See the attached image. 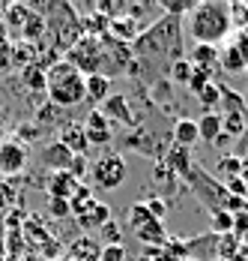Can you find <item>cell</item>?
Wrapping results in <instances>:
<instances>
[{
	"label": "cell",
	"instance_id": "7a4b0ae2",
	"mask_svg": "<svg viewBox=\"0 0 248 261\" xmlns=\"http://www.w3.org/2000/svg\"><path fill=\"white\" fill-rule=\"evenodd\" d=\"M185 24H189V33L198 45H215L219 48V42H224L233 30V9L227 3H215V0L198 3L189 12Z\"/></svg>",
	"mask_w": 248,
	"mask_h": 261
},
{
	"label": "cell",
	"instance_id": "d6986e66",
	"mask_svg": "<svg viewBox=\"0 0 248 261\" xmlns=\"http://www.w3.org/2000/svg\"><path fill=\"white\" fill-rule=\"evenodd\" d=\"M168 165H171V171L174 174H185L195 162H192V156H189V150L185 147H171V153H168Z\"/></svg>",
	"mask_w": 248,
	"mask_h": 261
},
{
	"label": "cell",
	"instance_id": "1f68e13d",
	"mask_svg": "<svg viewBox=\"0 0 248 261\" xmlns=\"http://www.w3.org/2000/svg\"><path fill=\"white\" fill-rule=\"evenodd\" d=\"M0 261H6V258H3V255H0Z\"/></svg>",
	"mask_w": 248,
	"mask_h": 261
},
{
	"label": "cell",
	"instance_id": "277c9868",
	"mask_svg": "<svg viewBox=\"0 0 248 261\" xmlns=\"http://www.w3.org/2000/svg\"><path fill=\"white\" fill-rule=\"evenodd\" d=\"M66 63H72L84 79L87 75H102V39L90 36V33L78 36V42L66 54Z\"/></svg>",
	"mask_w": 248,
	"mask_h": 261
},
{
	"label": "cell",
	"instance_id": "f1b7e54d",
	"mask_svg": "<svg viewBox=\"0 0 248 261\" xmlns=\"http://www.w3.org/2000/svg\"><path fill=\"white\" fill-rule=\"evenodd\" d=\"M182 261H200V258H182Z\"/></svg>",
	"mask_w": 248,
	"mask_h": 261
},
{
	"label": "cell",
	"instance_id": "6da1fadb",
	"mask_svg": "<svg viewBox=\"0 0 248 261\" xmlns=\"http://www.w3.org/2000/svg\"><path fill=\"white\" fill-rule=\"evenodd\" d=\"M132 54L138 57H168L171 63L182 57V18L174 15H162L159 21L147 30H141V36L129 45Z\"/></svg>",
	"mask_w": 248,
	"mask_h": 261
},
{
	"label": "cell",
	"instance_id": "836d02e7",
	"mask_svg": "<svg viewBox=\"0 0 248 261\" xmlns=\"http://www.w3.org/2000/svg\"><path fill=\"white\" fill-rule=\"evenodd\" d=\"M141 261H149V258H141Z\"/></svg>",
	"mask_w": 248,
	"mask_h": 261
},
{
	"label": "cell",
	"instance_id": "e0dca14e",
	"mask_svg": "<svg viewBox=\"0 0 248 261\" xmlns=\"http://www.w3.org/2000/svg\"><path fill=\"white\" fill-rule=\"evenodd\" d=\"M60 141L72 150L75 156H84V153H87V147H90V144H87V135H84L81 126H66L63 135H60Z\"/></svg>",
	"mask_w": 248,
	"mask_h": 261
},
{
	"label": "cell",
	"instance_id": "5bb4252c",
	"mask_svg": "<svg viewBox=\"0 0 248 261\" xmlns=\"http://www.w3.org/2000/svg\"><path fill=\"white\" fill-rule=\"evenodd\" d=\"M78 189H81V183L75 180L69 171H57V177H54V183H51V195L60 198V201H72Z\"/></svg>",
	"mask_w": 248,
	"mask_h": 261
},
{
	"label": "cell",
	"instance_id": "603a6c76",
	"mask_svg": "<svg viewBox=\"0 0 248 261\" xmlns=\"http://www.w3.org/2000/svg\"><path fill=\"white\" fill-rule=\"evenodd\" d=\"M209 219H212V234H230L233 231V216L230 213H209Z\"/></svg>",
	"mask_w": 248,
	"mask_h": 261
},
{
	"label": "cell",
	"instance_id": "d4e9b609",
	"mask_svg": "<svg viewBox=\"0 0 248 261\" xmlns=\"http://www.w3.org/2000/svg\"><path fill=\"white\" fill-rule=\"evenodd\" d=\"M233 156L242 162V177H245V183H248V126H245V132L239 135V141H236V150H233Z\"/></svg>",
	"mask_w": 248,
	"mask_h": 261
},
{
	"label": "cell",
	"instance_id": "ba28073f",
	"mask_svg": "<svg viewBox=\"0 0 248 261\" xmlns=\"http://www.w3.org/2000/svg\"><path fill=\"white\" fill-rule=\"evenodd\" d=\"M27 168V144L21 138H3L0 141V174L15 177Z\"/></svg>",
	"mask_w": 248,
	"mask_h": 261
},
{
	"label": "cell",
	"instance_id": "44dd1931",
	"mask_svg": "<svg viewBox=\"0 0 248 261\" xmlns=\"http://www.w3.org/2000/svg\"><path fill=\"white\" fill-rule=\"evenodd\" d=\"M219 174H222V177H227V180L242 177V162L233 156V153H230V156H222V159H219Z\"/></svg>",
	"mask_w": 248,
	"mask_h": 261
},
{
	"label": "cell",
	"instance_id": "9c48e42d",
	"mask_svg": "<svg viewBox=\"0 0 248 261\" xmlns=\"http://www.w3.org/2000/svg\"><path fill=\"white\" fill-rule=\"evenodd\" d=\"M72 159H75V153L63 141H51V144H45V150H42V162L48 168H54V171H69L72 168Z\"/></svg>",
	"mask_w": 248,
	"mask_h": 261
},
{
	"label": "cell",
	"instance_id": "4316f807",
	"mask_svg": "<svg viewBox=\"0 0 248 261\" xmlns=\"http://www.w3.org/2000/svg\"><path fill=\"white\" fill-rule=\"evenodd\" d=\"M123 258H126V249L120 243H111V246L102 252V261H123Z\"/></svg>",
	"mask_w": 248,
	"mask_h": 261
},
{
	"label": "cell",
	"instance_id": "ac0fdd59",
	"mask_svg": "<svg viewBox=\"0 0 248 261\" xmlns=\"http://www.w3.org/2000/svg\"><path fill=\"white\" fill-rule=\"evenodd\" d=\"M84 84H87V99L90 102H102L111 93V79L108 75H87Z\"/></svg>",
	"mask_w": 248,
	"mask_h": 261
},
{
	"label": "cell",
	"instance_id": "4fadbf2b",
	"mask_svg": "<svg viewBox=\"0 0 248 261\" xmlns=\"http://www.w3.org/2000/svg\"><path fill=\"white\" fill-rule=\"evenodd\" d=\"M105 120H117V123H135L132 120V108H129V99L126 96H108L105 99V108H102Z\"/></svg>",
	"mask_w": 248,
	"mask_h": 261
},
{
	"label": "cell",
	"instance_id": "3957f363",
	"mask_svg": "<svg viewBox=\"0 0 248 261\" xmlns=\"http://www.w3.org/2000/svg\"><path fill=\"white\" fill-rule=\"evenodd\" d=\"M84 75L66 60H54L45 72V93L51 105L57 108H75V105L87 102V84Z\"/></svg>",
	"mask_w": 248,
	"mask_h": 261
},
{
	"label": "cell",
	"instance_id": "2e32d148",
	"mask_svg": "<svg viewBox=\"0 0 248 261\" xmlns=\"http://www.w3.org/2000/svg\"><path fill=\"white\" fill-rule=\"evenodd\" d=\"M219 63L224 66V72H245L248 66H245V57H242V51L236 48V42L233 45H227L224 51H219Z\"/></svg>",
	"mask_w": 248,
	"mask_h": 261
},
{
	"label": "cell",
	"instance_id": "8992f818",
	"mask_svg": "<svg viewBox=\"0 0 248 261\" xmlns=\"http://www.w3.org/2000/svg\"><path fill=\"white\" fill-rule=\"evenodd\" d=\"M224 108L222 114V129L227 138H239L248 126V105H245V96L242 93H236V90H227L222 87V102Z\"/></svg>",
	"mask_w": 248,
	"mask_h": 261
},
{
	"label": "cell",
	"instance_id": "5b68a950",
	"mask_svg": "<svg viewBox=\"0 0 248 261\" xmlns=\"http://www.w3.org/2000/svg\"><path fill=\"white\" fill-rule=\"evenodd\" d=\"M126 216H129V228H132V234L138 237V240L152 243V246H165V243H168L165 222L156 219V216L147 210V204H135Z\"/></svg>",
	"mask_w": 248,
	"mask_h": 261
},
{
	"label": "cell",
	"instance_id": "83f0119b",
	"mask_svg": "<svg viewBox=\"0 0 248 261\" xmlns=\"http://www.w3.org/2000/svg\"><path fill=\"white\" fill-rule=\"evenodd\" d=\"M236 48L242 51V57H245V66H248V36H245V33H242V36L236 39Z\"/></svg>",
	"mask_w": 248,
	"mask_h": 261
},
{
	"label": "cell",
	"instance_id": "7402d4cb",
	"mask_svg": "<svg viewBox=\"0 0 248 261\" xmlns=\"http://www.w3.org/2000/svg\"><path fill=\"white\" fill-rule=\"evenodd\" d=\"M198 99H200V105H203L206 111H212L215 105L222 102V87H219V84H206V87L198 93Z\"/></svg>",
	"mask_w": 248,
	"mask_h": 261
},
{
	"label": "cell",
	"instance_id": "9a60e30c",
	"mask_svg": "<svg viewBox=\"0 0 248 261\" xmlns=\"http://www.w3.org/2000/svg\"><path fill=\"white\" fill-rule=\"evenodd\" d=\"M189 63L198 66V69H212L219 63V48L215 45H195L189 54Z\"/></svg>",
	"mask_w": 248,
	"mask_h": 261
},
{
	"label": "cell",
	"instance_id": "ffe728a7",
	"mask_svg": "<svg viewBox=\"0 0 248 261\" xmlns=\"http://www.w3.org/2000/svg\"><path fill=\"white\" fill-rule=\"evenodd\" d=\"M192 72H195V66L189 63V57H179V60L171 63V79H174L176 84H189Z\"/></svg>",
	"mask_w": 248,
	"mask_h": 261
},
{
	"label": "cell",
	"instance_id": "4dcf8cb0",
	"mask_svg": "<svg viewBox=\"0 0 248 261\" xmlns=\"http://www.w3.org/2000/svg\"><path fill=\"white\" fill-rule=\"evenodd\" d=\"M245 105H248V93H245Z\"/></svg>",
	"mask_w": 248,
	"mask_h": 261
},
{
	"label": "cell",
	"instance_id": "484cf974",
	"mask_svg": "<svg viewBox=\"0 0 248 261\" xmlns=\"http://www.w3.org/2000/svg\"><path fill=\"white\" fill-rule=\"evenodd\" d=\"M24 81L30 84V87H42V90H45V72H42V69H36V66L24 69Z\"/></svg>",
	"mask_w": 248,
	"mask_h": 261
},
{
	"label": "cell",
	"instance_id": "30bf717a",
	"mask_svg": "<svg viewBox=\"0 0 248 261\" xmlns=\"http://www.w3.org/2000/svg\"><path fill=\"white\" fill-rule=\"evenodd\" d=\"M84 135H87V144H99V147L111 141V126H108V120H105L102 111H90V114H87Z\"/></svg>",
	"mask_w": 248,
	"mask_h": 261
},
{
	"label": "cell",
	"instance_id": "f546056e",
	"mask_svg": "<svg viewBox=\"0 0 248 261\" xmlns=\"http://www.w3.org/2000/svg\"><path fill=\"white\" fill-rule=\"evenodd\" d=\"M209 261H224V258H209Z\"/></svg>",
	"mask_w": 248,
	"mask_h": 261
},
{
	"label": "cell",
	"instance_id": "7c38bea8",
	"mask_svg": "<svg viewBox=\"0 0 248 261\" xmlns=\"http://www.w3.org/2000/svg\"><path fill=\"white\" fill-rule=\"evenodd\" d=\"M198 132H200V141H206V144H215L219 141V135H222V114L219 111H203L198 117Z\"/></svg>",
	"mask_w": 248,
	"mask_h": 261
},
{
	"label": "cell",
	"instance_id": "8fae6325",
	"mask_svg": "<svg viewBox=\"0 0 248 261\" xmlns=\"http://www.w3.org/2000/svg\"><path fill=\"white\" fill-rule=\"evenodd\" d=\"M198 141H200L198 120H192V117H179V120L174 123V144H176V147H185V150H192Z\"/></svg>",
	"mask_w": 248,
	"mask_h": 261
},
{
	"label": "cell",
	"instance_id": "d6a6232c",
	"mask_svg": "<svg viewBox=\"0 0 248 261\" xmlns=\"http://www.w3.org/2000/svg\"><path fill=\"white\" fill-rule=\"evenodd\" d=\"M245 246H248V237H245Z\"/></svg>",
	"mask_w": 248,
	"mask_h": 261
},
{
	"label": "cell",
	"instance_id": "52a82bcc",
	"mask_svg": "<svg viewBox=\"0 0 248 261\" xmlns=\"http://www.w3.org/2000/svg\"><path fill=\"white\" fill-rule=\"evenodd\" d=\"M90 177L96 183V189H105V192H111V189H120L129 177V165H126L123 156H117V153H105L102 159H96L93 165H90Z\"/></svg>",
	"mask_w": 248,
	"mask_h": 261
},
{
	"label": "cell",
	"instance_id": "cb8c5ba5",
	"mask_svg": "<svg viewBox=\"0 0 248 261\" xmlns=\"http://www.w3.org/2000/svg\"><path fill=\"white\" fill-rule=\"evenodd\" d=\"M209 75H212L209 69H198V66H195V72H192V79H189V84H185V87H189V90L198 96L206 84H212V81H209Z\"/></svg>",
	"mask_w": 248,
	"mask_h": 261
}]
</instances>
